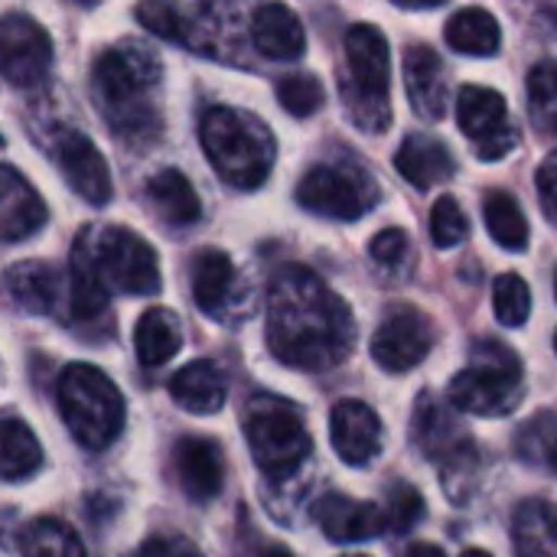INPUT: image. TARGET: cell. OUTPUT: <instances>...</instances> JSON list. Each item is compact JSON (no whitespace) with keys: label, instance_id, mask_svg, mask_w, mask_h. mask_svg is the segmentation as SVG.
Wrapping results in <instances>:
<instances>
[{"label":"cell","instance_id":"1","mask_svg":"<svg viewBox=\"0 0 557 557\" xmlns=\"http://www.w3.org/2000/svg\"><path fill=\"white\" fill-rule=\"evenodd\" d=\"M268 346L290 369H336L356 346L349 304L313 271L281 268L268 287Z\"/></svg>","mask_w":557,"mask_h":557},{"label":"cell","instance_id":"2","mask_svg":"<svg viewBox=\"0 0 557 557\" xmlns=\"http://www.w3.org/2000/svg\"><path fill=\"white\" fill-rule=\"evenodd\" d=\"M160 82V59L144 42H121L98 55L91 69V95L101 117L121 140L144 144L157 134L153 88Z\"/></svg>","mask_w":557,"mask_h":557},{"label":"cell","instance_id":"3","mask_svg":"<svg viewBox=\"0 0 557 557\" xmlns=\"http://www.w3.org/2000/svg\"><path fill=\"white\" fill-rule=\"evenodd\" d=\"M69 271L85 274L104 294L147 297L160 290V264L153 248L124 225H88L72 245Z\"/></svg>","mask_w":557,"mask_h":557},{"label":"cell","instance_id":"4","mask_svg":"<svg viewBox=\"0 0 557 557\" xmlns=\"http://www.w3.org/2000/svg\"><path fill=\"white\" fill-rule=\"evenodd\" d=\"M199 144L212 170L232 189H258L274 166L277 144L264 121L238 108H209L199 121Z\"/></svg>","mask_w":557,"mask_h":557},{"label":"cell","instance_id":"5","mask_svg":"<svg viewBox=\"0 0 557 557\" xmlns=\"http://www.w3.org/2000/svg\"><path fill=\"white\" fill-rule=\"evenodd\" d=\"M55 405L69 434L85 450H104L124 431V398L117 385L88 362H72L55 379Z\"/></svg>","mask_w":557,"mask_h":557},{"label":"cell","instance_id":"6","mask_svg":"<svg viewBox=\"0 0 557 557\" xmlns=\"http://www.w3.org/2000/svg\"><path fill=\"white\" fill-rule=\"evenodd\" d=\"M519 356L499 339H480L470 362L450 382V405L473 418H509L525 398Z\"/></svg>","mask_w":557,"mask_h":557},{"label":"cell","instance_id":"7","mask_svg":"<svg viewBox=\"0 0 557 557\" xmlns=\"http://www.w3.org/2000/svg\"><path fill=\"white\" fill-rule=\"evenodd\" d=\"M346 82L343 98L349 108V117L369 131L382 134L392 124V104H388V85H392V52L388 39L372 23H356L346 33Z\"/></svg>","mask_w":557,"mask_h":557},{"label":"cell","instance_id":"8","mask_svg":"<svg viewBox=\"0 0 557 557\" xmlns=\"http://www.w3.org/2000/svg\"><path fill=\"white\" fill-rule=\"evenodd\" d=\"M245 441L261 467L264 476L271 480H287L294 476L313 454V441L307 434V424L300 411L274 395H255L245 408Z\"/></svg>","mask_w":557,"mask_h":557},{"label":"cell","instance_id":"9","mask_svg":"<svg viewBox=\"0 0 557 557\" xmlns=\"http://www.w3.org/2000/svg\"><path fill=\"white\" fill-rule=\"evenodd\" d=\"M379 199V189L372 186L369 176H356L343 166H313L300 186H297V202L323 219L336 222H356L362 219Z\"/></svg>","mask_w":557,"mask_h":557},{"label":"cell","instance_id":"10","mask_svg":"<svg viewBox=\"0 0 557 557\" xmlns=\"http://www.w3.org/2000/svg\"><path fill=\"white\" fill-rule=\"evenodd\" d=\"M457 124L476 144L483 163L503 160L519 147V131L509 124L506 98L483 85H467L457 95Z\"/></svg>","mask_w":557,"mask_h":557},{"label":"cell","instance_id":"11","mask_svg":"<svg viewBox=\"0 0 557 557\" xmlns=\"http://www.w3.org/2000/svg\"><path fill=\"white\" fill-rule=\"evenodd\" d=\"M372 359L385 372H411L434 349V323L418 307H395L372 336Z\"/></svg>","mask_w":557,"mask_h":557},{"label":"cell","instance_id":"12","mask_svg":"<svg viewBox=\"0 0 557 557\" xmlns=\"http://www.w3.org/2000/svg\"><path fill=\"white\" fill-rule=\"evenodd\" d=\"M0 65L13 88L39 85L52 65L49 33L23 13H7L0 20Z\"/></svg>","mask_w":557,"mask_h":557},{"label":"cell","instance_id":"13","mask_svg":"<svg viewBox=\"0 0 557 557\" xmlns=\"http://www.w3.org/2000/svg\"><path fill=\"white\" fill-rule=\"evenodd\" d=\"M52 160L65 183L91 206L111 202V170L101 157V150L82 134V131H59L52 140Z\"/></svg>","mask_w":557,"mask_h":557},{"label":"cell","instance_id":"14","mask_svg":"<svg viewBox=\"0 0 557 557\" xmlns=\"http://www.w3.org/2000/svg\"><path fill=\"white\" fill-rule=\"evenodd\" d=\"M411 437L421 447V454L441 467L460 460L463 454L476 450L473 437L467 434L463 421L434 395H424L414 408V424H411Z\"/></svg>","mask_w":557,"mask_h":557},{"label":"cell","instance_id":"15","mask_svg":"<svg viewBox=\"0 0 557 557\" xmlns=\"http://www.w3.org/2000/svg\"><path fill=\"white\" fill-rule=\"evenodd\" d=\"M330 441L343 463L369 467L382 454V421L362 401H339L330 418Z\"/></svg>","mask_w":557,"mask_h":557},{"label":"cell","instance_id":"16","mask_svg":"<svg viewBox=\"0 0 557 557\" xmlns=\"http://www.w3.org/2000/svg\"><path fill=\"white\" fill-rule=\"evenodd\" d=\"M313 519L323 529V535L330 542H339V545L369 542L388 529V519L375 503H356V499L339 496V493L320 496L313 503Z\"/></svg>","mask_w":557,"mask_h":557},{"label":"cell","instance_id":"17","mask_svg":"<svg viewBox=\"0 0 557 557\" xmlns=\"http://www.w3.org/2000/svg\"><path fill=\"white\" fill-rule=\"evenodd\" d=\"M176 476L189 503L202 506L222 493L225 483V457L222 447L209 437H183L173 450Z\"/></svg>","mask_w":557,"mask_h":557},{"label":"cell","instance_id":"18","mask_svg":"<svg viewBox=\"0 0 557 557\" xmlns=\"http://www.w3.org/2000/svg\"><path fill=\"white\" fill-rule=\"evenodd\" d=\"M49 212L39 193L10 166L0 170V232L7 242H23L46 225Z\"/></svg>","mask_w":557,"mask_h":557},{"label":"cell","instance_id":"19","mask_svg":"<svg viewBox=\"0 0 557 557\" xmlns=\"http://www.w3.org/2000/svg\"><path fill=\"white\" fill-rule=\"evenodd\" d=\"M405 91L414 114L424 121H441L447 111V78L437 52L431 46H411L405 52Z\"/></svg>","mask_w":557,"mask_h":557},{"label":"cell","instance_id":"20","mask_svg":"<svg viewBox=\"0 0 557 557\" xmlns=\"http://www.w3.org/2000/svg\"><path fill=\"white\" fill-rule=\"evenodd\" d=\"M251 42L258 52L277 62H294L307 49V33L300 16L284 3H264L251 16Z\"/></svg>","mask_w":557,"mask_h":557},{"label":"cell","instance_id":"21","mask_svg":"<svg viewBox=\"0 0 557 557\" xmlns=\"http://www.w3.org/2000/svg\"><path fill=\"white\" fill-rule=\"evenodd\" d=\"M235 284H238V271L232 264V258L219 248L199 251L196 264H193V300L206 317L225 320V310L235 297Z\"/></svg>","mask_w":557,"mask_h":557},{"label":"cell","instance_id":"22","mask_svg":"<svg viewBox=\"0 0 557 557\" xmlns=\"http://www.w3.org/2000/svg\"><path fill=\"white\" fill-rule=\"evenodd\" d=\"M395 166L418 189H431L437 183H447L457 173L450 150L437 137H431V134H411V137H405L401 147H398V153H395Z\"/></svg>","mask_w":557,"mask_h":557},{"label":"cell","instance_id":"23","mask_svg":"<svg viewBox=\"0 0 557 557\" xmlns=\"http://www.w3.org/2000/svg\"><path fill=\"white\" fill-rule=\"evenodd\" d=\"M170 395L189 414H215L225 405V379L215 362L196 359L173 375Z\"/></svg>","mask_w":557,"mask_h":557},{"label":"cell","instance_id":"24","mask_svg":"<svg viewBox=\"0 0 557 557\" xmlns=\"http://www.w3.org/2000/svg\"><path fill=\"white\" fill-rule=\"evenodd\" d=\"M183 349V330L173 310L153 307L134 326V352L144 369H163Z\"/></svg>","mask_w":557,"mask_h":557},{"label":"cell","instance_id":"25","mask_svg":"<svg viewBox=\"0 0 557 557\" xmlns=\"http://www.w3.org/2000/svg\"><path fill=\"white\" fill-rule=\"evenodd\" d=\"M7 294L20 310L46 317L59 300V271L42 261H20L7 271Z\"/></svg>","mask_w":557,"mask_h":557},{"label":"cell","instance_id":"26","mask_svg":"<svg viewBox=\"0 0 557 557\" xmlns=\"http://www.w3.org/2000/svg\"><path fill=\"white\" fill-rule=\"evenodd\" d=\"M516 557H557V506L545 499H529L512 519Z\"/></svg>","mask_w":557,"mask_h":557},{"label":"cell","instance_id":"27","mask_svg":"<svg viewBox=\"0 0 557 557\" xmlns=\"http://www.w3.org/2000/svg\"><path fill=\"white\" fill-rule=\"evenodd\" d=\"M444 39L454 52L460 55H496L499 46H503V29H499V20L483 10V7H467L460 13L450 16L447 29H444Z\"/></svg>","mask_w":557,"mask_h":557},{"label":"cell","instance_id":"28","mask_svg":"<svg viewBox=\"0 0 557 557\" xmlns=\"http://www.w3.org/2000/svg\"><path fill=\"white\" fill-rule=\"evenodd\" d=\"M147 199L157 209V215L170 225H193L202 215V202L193 189V183L180 170H163L147 183Z\"/></svg>","mask_w":557,"mask_h":557},{"label":"cell","instance_id":"29","mask_svg":"<svg viewBox=\"0 0 557 557\" xmlns=\"http://www.w3.org/2000/svg\"><path fill=\"white\" fill-rule=\"evenodd\" d=\"M42 467V450L33 437V431L20 418H3L0 434V473L7 483H20L33 476Z\"/></svg>","mask_w":557,"mask_h":557},{"label":"cell","instance_id":"30","mask_svg":"<svg viewBox=\"0 0 557 557\" xmlns=\"http://www.w3.org/2000/svg\"><path fill=\"white\" fill-rule=\"evenodd\" d=\"M483 219H486V228L499 248H506V251H525L529 248V219L509 193H503V189L486 193Z\"/></svg>","mask_w":557,"mask_h":557},{"label":"cell","instance_id":"31","mask_svg":"<svg viewBox=\"0 0 557 557\" xmlns=\"http://www.w3.org/2000/svg\"><path fill=\"white\" fill-rule=\"evenodd\" d=\"M23 557H85L78 535L59 519H36L23 529Z\"/></svg>","mask_w":557,"mask_h":557},{"label":"cell","instance_id":"32","mask_svg":"<svg viewBox=\"0 0 557 557\" xmlns=\"http://www.w3.org/2000/svg\"><path fill=\"white\" fill-rule=\"evenodd\" d=\"M529 117L542 134L557 137V62L552 59L529 72Z\"/></svg>","mask_w":557,"mask_h":557},{"label":"cell","instance_id":"33","mask_svg":"<svg viewBox=\"0 0 557 557\" xmlns=\"http://www.w3.org/2000/svg\"><path fill=\"white\" fill-rule=\"evenodd\" d=\"M519 457L529 467L548 470L557 476V414L545 411L535 414L522 431H519Z\"/></svg>","mask_w":557,"mask_h":557},{"label":"cell","instance_id":"34","mask_svg":"<svg viewBox=\"0 0 557 557\" xmlns=\"http://www.w3.org/2000/svg\"><path fill=\"white\" fill-rule=\"evenodd\" d=\"M493 310H496V320L503 326H509V330L525 326L529 313H532V290H529V284L519 274L496 277V284H493Z\"/></svg>","mask_w":557,"mask_h":557},{"label":"cell","instance_id":"35","mask_svg":"<svg viewBox=\"0 0 557 557\" xmlns=\"http://www.w3.org/2000/svg\"><path fill=\"white\" fill-rule=\"evenodd\" d=\"M277 101L287 114L294 117H310L313 111H320L326 91L320 85L317 75H307V72H294V75H284L277 78Z\"/></svg>","mask_w":557,"mask_h":557},{"label":"cell","instance_id":"36","mask_svg":"<svg viewBox=\"0 0 557 557\" xmlns=\"http://www.w3.org/2000/svg\"><path fill=\"white\" fill-rule=\"evenodd\" d=\"M470 235V222L454 196H441L431 209V238L441 251L463 245Z\"/></svg>","mask_w":557,"mask_h":557},{"label":"cell","instance_id":"37","mask_svg":"<svg viewBox=\"0 0 557 557\" xmlns=\"http://www.w3.org/2000/svg\"><path fill=\"white\" fill-rule=\"evenodd\" d=\"M369 258L379 271L401 277L411 268V242L401 228H385L372 238L369 245Z\"/></svg>","mask_w":557,"mask_h":557},{"label":"cell","instance_id":"38","mask_svg":"<svg viewBox=\"0 0 557 557\" xmlns=\"http://www.w3.org/2000/svg\"><path fill=\"white\" fill-rule=\"evenodd\" d=\"M424 516H428V506H424V496H421L414 486L395 483V486L388 490V512H385V519H388V529H392V532L405 535V532H411L414 525H421Z\"/></svg>","mask_w":557,"mask_h":557},{"label":"cell","instance_id":"39","mask_svg":"<svg viewBox=\"0 0 557 557\" xmlns=\"http://www.w3.org/2000/svg\"><path fill=\"white\" fill-rule=\"evenodd\" d=\"M137 16L140 23L163 36V39H173V42H193L189 36V20H186V10L183 7H170V3H140L137 7Z\"/></svg>","mask_w":557,"mask_h":557},{"label":"cell","instance_id":"40","mask_svg":"<svg viewBox=\"0 0 557 557\" xmlns=\"http://www.w3.org/2000/svg\"><path fill=\"white\" fill-rule=\"evenodd\" d=\"M535 186H539V199H542L545 215L557 225V150H552V153L545 157V163L539 166Z\"/></svg>","mask_w":557,"mask_h":557},{"label":"cell","instance_id":"41","mask_svg":"<svg viewBox=\"0 0 557 557\" xmlns=\"http://www.w3.org/2000/svg\"><path fill=\"white\" fill-rule=\"evenodd\" d=\"M137 557H202L199 548L186 539H176V535H160V539H150L144 542V548L137 552Z\"/></svg>","mask_w":557,"mask_h":557},{"label":"cell","instance_id":"42","mask_svg":"<svg viewBox=\"0 0 557 557\" xmlns=\"http://www.w3.org/2000/svg\"><path fill=\"white\" fill-rule=\"evenodd\" d=\"M401 557H447V552L434 542H414L401 552Z\"/></svg>","mask_w":557,"mask_h":557},{"label":"cell","instance_id":"43","mask_svg":"<svg viewBox=\"0 0 557 557\" xmlns=\"http://www.w3.org/2000/svg\"><path fill=\"white\" fill-rule=\"evenodd\" d=\"M258 557H294L287 548H281V545H268V548H261Z\"/></svg>","mask_w":557,"mask_h":557},{"label":"cell","instance_id":"44","mask_svg":"<svg viewBox=\"0 0 557 557\" xmlns=\"http://www.w3.org/2000/svg\"><path fill=\"white\" fill-rule=\"evenodd\" d=\"M542 20L548 23V29L557 36V7H548V10H542Z\"/></svg>","mask_w":557,"mask_h":557},{"label":"cell","instance_id":"45","mask_svg":"<svg viewBox=\"0 0 557 557\" xmlns=\"http://www.w3.org/2000/svg\"><path fill=\"white\" fill-rule=\"evenodd\" d=\"M460 557H493V555H486V552H480V548H470V552H463Z\"/></svg>","mask_w":557,"mask_h":557},{"label":"cell","instance_id":"46","mask_svg":"<svg viewBox=\"0 0 557 557\" xmlns=\"http://www.w3.org/2000/svg\"><path fill=\"white\" fill-rule=\"evenodd\" d=\"M555 297H557V271H555Z\"/></svg>","mask_w":557,"mask_h":557},{"label":"cell","instance_id":"47","mask_svg":"<svg viewBox=\"0 0 557 557\" xmlns=\"http://www.w3.org/2000/svg\"><path fill=\"white\" fill-rule=\"evenodd\" d=\"M346 557H369V555H346Z\"/></svg>","mask_w":557,"mask_h":557},{"label":"cell","instance_id":"48","mask_svg":"<svg viewBox=\"0 0 557 557\" xmlns=\"http://www.w3.org/2000/svg\"><path fill=\"white\" fill-rule=\"evenodd\" d=\"M555 352H557V336H555Z\"/></svg>","mask_w":557,"mask_h":557}]
</instances>
